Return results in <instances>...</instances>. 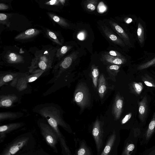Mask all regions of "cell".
Returning <instances> with one entry per match:
<instances>
[{"mask_svg":"<svg viewBox=\"0 0 155 155\" xmlns=\"http://www.w3.org/2000/svg\"><path fill=\"white\" fill-rule=\"evenodd\" d=\"M33 58L29 51L25 48L16 45L6 46L0 54V64L25 73L29 72Z\"/></svg>","mask_w":155,"mask_h":155,"instance_id":"cell-1","label":"cell"},{"mask_svg":"<svg viewBox=\"0 0 155 155\" xmlns=\"http://www.w3.org/2000/svg\"><path fill=\"white\" fill-rule=\"evenodd\" d=\"M58 46L52 45H42L39 49L36 47L30 48L29 51L34 56L29 68L30 73L38 70L43 71V76L49 74L57 62L56 54Z\"/></svg>","mask_w":155,"mask_h":155,"instance_id":"cell-2","label":"cell"},{"mask_svg":"<svg viewBox=\"0 0 155 155\" xmlns=\"http://www.w3.org/2000/svg\"><path fill=\"white\" fill-rule=\"evenodd\" d=\"M32 111L46 119L55 131L59 130L60 126L68 133H72L70 126L64 120L63 110L58 104L54 103L40 104L34 107Z\"/></svg>","mask_w":155,"mask_h":155,"instance_id":"cell-3","label":"cell"},{"mask_svg":"<svg viewBox=\"0 0 155 155\" xmlns=\"http://www.w3.org/2000/svg\"><path fill=\"white\" fill-rule=\"evenodd\" d=\"M0 26L8 31L20 33L31 28L32 22L25 15L15 12L1 13Z\"/></svg>","mask_w":155,"mask_h":155,"instance_id":"cell-4","label":"cell"},{"mask_svg":"<svg viewBox=\"0 0 155 155\" xmlns=\"http://www.w3.org/2000/svg\"><path fill=\"white\" fill-rule=\"evenodd\" d=\"M0 91L1 108H10L18 105L21 102L22 96L24 94L9 84L1 87Z\"/></svg>","mask_w":155,"mask_h":155,"instance_id":"cell-5","label":"cell"},{"mask_svg":"<svg viewBox=\"0 0 155 155\" xmlns=\"http://www.w3.org/2000/svg\"><path fill=\"white\" fill-rule=\"evenodd\" d=\"M38 78V74L36 73L19 72L16 77L8 84L15 87L24 94H29L31 90L28 83L35 81Z\"/></svg>","mask_w":155,"mask_h":155,"instance_id":"cell-6","label":"cell"},{"mask_svg":"<svg viewBox=\"0 0 155 155\" xmlns=\"http://www.w3.org/2000/svg\"><path fill=\"white\" fill-rule=\"evenodd\" d=\"M90 131L95 143L97 155H100L107 137L104 129V123L97 119L93 124Z\"/></svg>","mask_w":155,"mask_h":155,"instance_id":"cell-7","label":"cell"},{"mask_svg":"<svg viewBox=\"0 0 155 155\" xmlns=\"http://www.w3.org/2000/svg\"><path fill=\"white\" fill-rule=\"evenodd\" d=\"M120 141L119 130L114 129L107 136L104 147L100 155H117Z\"/></svg>","mask_w":155,"mask_h":155,"instance_id":"cell-8","label":"cell"},{"mask_svg":"<svg viewBox=\"0 0 155 155\" xmlns=\"http://www.w3.org/2000/svg\"><path fill=\"white\" fill-rule=\"evenodd\" d=\"M38 123L41 134L47 143L54 150H57L56 145L59 138L56 132L48 124L43 120H39Z\"/></svg>","mask_w":155,"mask_h":155,"instance_id":"cell-9","label":"cell"},{"mask_svg":"<svg viewBox=\"0 0 155 155\" xmlns=\"http://www.w3.org/2000/svg\"><path fill=\"white\" fill-rule=\"evenodd\" d=\"M97 23L101 33L109 41L122 48L125 46L123 41L105 22L99 21Z\"/></svg>","mask_w":155,"mask_h":155,"instance_id":"cell-10","label":"cell"},{"mask_svg":"<svg viewBox=\"0 0 155 155\" xmlns=\"http://www.w3.org/2000/svg\"><path fill=\"white\" fill-rule=\"evenodd\" d=\"M74 100L82 108L90 105V93L87 87L83 84H78L74 92Z\"/></svg>","mask_w":155,"mask_h":155,"instance_id":"cell-11","label":"cell"},{"mask_svg":"<svg viewBox=\"0 0 155 155\" xmlns=\"http://www.w3.org/2000/svg\"><path fill=\"white\" fill-rule=\"evenodd\" d=\"M40 8L48 12H60L66 3L65 0H35Z\"/></svg>","mask_w":155,"mask_h":155,"instance_id":"cell-12","label":"cell"},{"mask_svg":"<svg viewBox=\"0 0 155 155\" xmlns=\"http://www.w3.org/2000/svg\"><path fill=\"white\" fill-rule=\"evenodd\" d=\"M36 26L41 28L44 37L52 41V44L60 47L64 44V38L60 31L54 30L39 25Z\"/></svg>","mask_w":155,"mask_h":155,"instance_id":"cell-13","label":"cell"},{"mask_svg":"<svg viewBox=\"0 0 155 155\" xmlns=\"http://www.w3.org/2000/svg\"><path fill=\"white\" fill-rule=\"evenodd\" d=\"M42 33L41 29L31 28L19 33L15 37L14 39L21 43H26L34 40Z\"/></svg>","mask_w":155,"mask_h":155,"instance_id":"cell-14","label":"cell"},{"mask_svg":"<svg viewBox=\"0 0 155 155\" xmlns=\"http://www.w3.org/2000/svg\"><path fill=\"white\" fill-rule=\"evenodd\" d=\"M29 139L26 137L17 139L5 148L1 155H14L27 143Z\"/></svg>","mask_w":155,"mask_h":155,"instance_id":"cell-15","label":"cell"},{"mask_svg":"<svg viewBox=\"0 0 155 155\" xmlns=\"http://www.w3.org/2000/svg\"><path fill=\"white\" fill-rule=\"evenodd\" d=\"M155 133V113L147 127L143 130L139 140L141 145L147 144Z\"/></svg>","mask_w":155,"mask_h":155,"instance_id":"cell-16","label":"cell"},{"mask_svg":"<svg viewBox=\"0 0 155 155\" xmlns=\"http://www.w3.org/2000/svg\"><path fill=\"white\" fill-rule=\"evenodd\" d=\"M105 22L127 45H130L129 38L124 29L113 19L105 20Z\"/></svg>","mask_w":155,"mask_h":155,"instance_id":"cell-17","label":"cell"},{"mask_svg":"<svg viewBox=\"0 0 155 155\" xmlns=\"http://www.w3.org/2000/svg\"><path fill=\"white\" fill-rule=\"evenodd\" d=\"M46 14L53 24H57L60 27L65 29H72L73 28L74 26L72 24L56 13L48 12Z\"/></svg>","mask_w":155,"mask_h":155,"instance_id":"cell-18","label":"cell"},{"mask_svg":"<svg viewBox=\"0 0 155 155\" xmlns=\"http://www.w3.org/2000/svg\"><path fill=\"white\" fill-rule=\"evenodd\" d=\"M138 141L129 135L124 142L121 155H134L137 150Z\"/></svg>","mask_w":155,"mask_h":155,"instance_id":"cell-19","label":"cell"},{"mask_svg":"<svg viewBox=\"0 0 155 155\" xmlns=\"http://www.w3.org/2000/svg\"><path fill=\"white\" fill-rule=\"evenodd\" d=\"M24 125L23 122L10 123L0 127V143L4 140L6 134L17 130Z\"/></svg>","mask_w":155,"mask_h":155,"instance_id":"cell-20","label":"cell"},{"mask_svg":"<svg viewBox=\"0 0 155 155\" xmlns=\"http://www.w3.org/2000/svg\"><path fill=\"white\" fill-rule=\"evenodd\" d=\"M19 72L11 71H0V87L8 85L17 76Z\"/></svg>","mask_w":155,"mask_h":155,"instance_id":"cell-21","label":"cell"},{"mask_svg":"<svg viewBox=\"0 0 155 155\" xmlns=\"http://www.w3.org/2000/svg\"><path fill=\"white\" fill-rule=\"evenodd\" d=\"M123 104L122 97L117 94L114 100L112 108V113L115 120H118L121 115Z\"/></svg>","mask_w":155,"mask_h":155,"instance_id":"cell-22","label":"cell"},{"mask_svg":"<svg viewBox=\"0 0 155 155\" xmlns=\"http://www.w3.org/2000/svg\"><path fill=\"white\" fill-rule=\"evenodd\" d=\"M101 60L106 63L118 65L124 64L127 61V59L125 58L112 56L105 52L102 54Z\"/></svg>","mask_w":155,"mask_h":155,"instance_id":"cell-23","label":"cell"},{"mask_svg":"<svg viewBox=\"0 0 155 155\" xmlns=\"http://www.w3.org/2000/svg\"><path fill=\"white\" fill-rule=\"evenodd\" d=\"M71 42H67L62 46L58 47L56 54L57 62L68 55L73 48Z\"/></svg>","mask_w":155,"mask_h":155,"instance_id":"cell-24","label":"cell"},{"mask_svg":"<svg viewBox=\"0 0 155 155\" xmlns=\"http://www.w3.org/2000/svg\"><path fill=\"white\" fill-rule=\"evenodd\" d=\"M74 155H94L91 148L87 145L84 140H80L78 146L75 150Z\"/></svg>","mask_w":155,"mask_h":155,"instance_id":"cell-25","label":"cell"},{"mask_svg":"<svg viewBox=\"0 0 155 155\" xmlns=\"http://www.w3.org/2000/svg\"><path fill=\"white\" fill-rule=\"evenodd\" d=\"M147 98L144 96L141 101L138 103V112L140 120L143 122L146 119L147 111Z\"/></svg>","mask_w":155,"mask_h":155,"instance_id":"cell-26","label":"cell"},{"mask_svg":"<svg viewBox=\"0 0 155 155\" xmlns=\"http://www.w3.org/2000/svg\"><path fill=\"white\" fill-rule=\"evenodd\" d=\"M23 113L20 112H2L0 113V121L6 120H14L22 117Z\"/></svg>","mask_w":155,"mask_h":155,"instance_id":"cell-27","label":"cell"},{"mask_svg":"<svg viewBox=\"0 0 155 155\" xmlns=\"http://www.w3.org/2000/svg\"><path fill=\"white\" fill-rule=\"evenodd\" d=\"M98 92L100 97H103L107 89L106 83L103 74L100 76L98 80Z\"/></svg>","mask_w":155,"mask_h":155,"instance_id":"cell-28","label":"cell"},{"mask_svg":"<svg viewBox=\"0 0 155 155\" xmlns=\"http://www.w3.org/2000/svg\"><path fill=\"white\" fill-rule=\"evenodd\" d=\"M143 129L140 127L134 126L131 129L129 135L137 140H139L142 135Z\"/></svg>","mask_w":155,"mask_h":155,"instance_id":"cell-29","label":"cell"},{"mask_svg":"<svg viewBox=\"0 0 155 155\" xmlns=\"http://www.w3.org/2000/svg\"><path fill=\"white\" fill-rule=\"evenodd\" d=\"M12 0H0V10L1 11H8L12 10L11 5Z\"/></svg>","mask_w":155,"mask_h":155,"instance_id":"cell-30","label":"cell"},{"mask_svg":"<svg viewBox=\"0 0 155 155\" xmlns=\"http://www.w3.org/2000/svg\"><path fill=\"white\" fill-rule=\"evenodd\" d=\"M91 76L93 83L95 88L97 85L98 77L99 75V71L97 68L93 65L91 68Z\"/></svg>","mask_w":155,"mask_h":155,"instance_id":"cell-31","label":"cell"},{"mask_svg":"<svg viewBox=\"0 0 155 155\" xmlns=\"http://www.w3.org/2000/svg\"><path fill=\"white\" fill-rule=\"evenodd\" d=\"M137 33L140 43L141 44H143L144 41V28L140 22L138 24Z\"/></svg>","mask_w":155,"mask_h":155,"instance_id":"cell-32","label":"cell"},{"mask_svg":"<svg viewBox=\"0 0 155 155\" xmlns=\"http://www.w3.org/2000/svg\"><path fill=\"white\" fill-rule=\"evenodd\" d=\"M120 66V65H109L107 67V70L110 74L115 75L119 71Z\"/></svg>","mask_w":155,"mask_h":155,"instance_id":"cell-33","label":"cell"},{"mask_svg":"<svg viewBox=\"0 0 155 155\" xmlns=\"http://www.w3.org/2000/svg\"><path fill=\"white\" fill-rule=\"evenodd\" d=\"M132 88L134 91L137 94H140L143 88V86L141 82H133L132 84Z\"/></svg>","mask_w":155,"mask_h":155,"instance_id":"cell-34","label":"cell"},{"mask_svg":"<svg viewBox=\"0 0 155 155\" xmlns=\"http://www.w3.org/2000/svg\"><path fill=\"white\" fill-rule=\"evenodd\" d=\"M85 4V7L86 8L90 11H93L95 10L97 3V0L87 1Z\"/></svg>","mask_w":155,"mask_h":155,"instance_id":"cell-35","label":"cell"},{"mask_svg":"<svg viewBox=\"0 0 155 155\" xmlns=\"http://www.w3.org/2000/svg\"><path fill=\"white\" fill-rule=\"evenodd\" d=\"M155 64V57L152 60L140 65L137 68L138 70H141L148 68Z\"/></svg>","mask_w":155,"mask_h":155,"instance_id":"cell-36","label":"cell"},{"mask_svg":"<svg viewBox=\"0 0 155 155\" xmlns=\"http://www.w3.org/2000/svg\"><path fill=\"white\" fill-rule=\"evenodd\" d=\"M142 155H155V145L145 150Z\"/></svg>","mask_w":155,"mask_h":155,"instance_id":"cell-37","label":"cell"},{"mask_svg":"<svg viewBox=\"0 0 155 155\" xmlns=\"http://www.w3.org/2000/svg\"><path fill=\"white\" fill-rule=\"evenodd\" d=\"M106 53L109 55L119 57L125 58L121 53L117 51L114 50H110L108 51L105 52Z\"/></svg>","mask_w":155,"mask_h":155,"instance_id":"cell-38","label":"cell"},{"mask_svg":"<svg viewBox=\"0 0 155 155\" xmlns=\"http://www.w3.org/2000/svg\"><path fill=\"white\" fill-rule=\"evenodd\" d=\"M132 113H129L125 115V116L120 121V124L124 125L129 120L132 116Z\"/></svg>","mask_w":155,"mask_h":155,"instance_id":"cell-39","label":"cell"},{"mask_svg":"<svg viewBox=\"0 0 155 155\" xmlns=\"http://www.w3.org/2000/svg\"><path fill=\"white\" fill-rule=\"evenodd\" d=\"M98 9L99 12H102L105 11L106 8L103 3H100L99 4L98 6Z\"/></svg>","mask_w":155,"mask_h":155,"instance_id":"cell-40","label":"cell"},{"mask_svg":"<svg viewBox=\"0 0 155 155\" xmlns=\"http://www.w3.org/2000/svg\"><path fill=\"white\" fill-rule=\"evenodd\" d=\"M143 82L147 86L155 87V84L154 83L151 82L150 81L144 80Z\"/></svg>","mask_w":155,"mask_h":155,"instance_id":"cell-41","label":"cell"},{"mask_svg":"<svg viewBox=\"0 0 155 155\" xmlns=\"http://www.w3.org/2000/svg\"><path fill=\"white\" fill-rule=\"evenodd\" d=\"M85 37V34L83 32H80L77 36V37L78 39L81 40H83Z\"/></svg>","mask_w":155,"mask_h":155,"instance_id":"cell-42","label":"cell"},{"mask_svg":"<svg viewBox=\"0 0 155 155\" xmlns=\"http://www.w3.org/2000/svg\"><path fill=\"white\" fill-rule=\"evenodd\" d=\"M132 19L131 18H128L126 21V22L127 24H129L131 23L132 21Z\"/></svg>","mask_w":155,"mask_h":155,"instance_id":"cell-43","label":"cell"},{"mask_svg":"<svg viewBox=\"0 0 155 155\" xmlns=\"http://www.w3.org/2000/svg\"><path fill=\"white\" fill-rule=\"evenodd\" d=\"M154 66H155V65H154Z\"/></svg>","mask_w":155,"mask_h":155,"instance_id":"cell-44","label":"cell"}]
</instances>
